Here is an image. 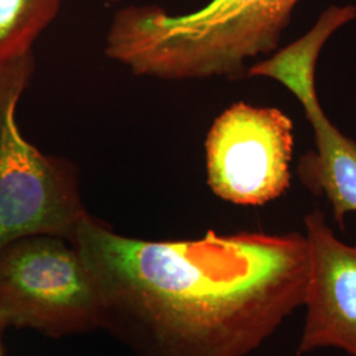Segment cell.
<instances>
[{"label": "cell", "instance_id": "obj_1", "mask_svg": "<svg viewBox=\"0 0 356 356\" xmlns=\"http://www.w3.org/2000/svg\"><path fill=\"white\" fill-rule=\"evenodd\" d=\"M69 242L92 281L99 327L138 356L248 355L304 305L298 232L149 242L88 214Z\"/></svg>", "mask_w": 356, "mask_h": 356}, {"label": "cell", "instance_id": "obj_2", "mask_svg": "<svg viewBox=\"0 0 356 356\" xmlns=\"http://www.w3.org/2000/svg\"><path fill=\"white\" fill-rule=\"evenodd\" d=\"M300 0H210L191 13L126 6L106 35V56L164 81L243 78L248 61L277 51Z\"/></svg>", "mask_w": 356, "mask_h": 356}, {"label": "cell", "instance_id": "obj_3", "mask_svg": "<svg viewBox=\"0 0 356 356\" xmlns=\"http://www.w3.org/2000/svg\"><path fill=\"white\" fill-rule=\"evenodd\" d=\"M35 70L32 53L0 64V250L19 238L72 239L88 216L76 168L22 135L16 107Z\"/></svg>", "mask_w": 356, "mask_h": 356}, {"label": "cell", "instance_id": "obj_4", "mask_svg": "<svg viewBox=\"0 0 356 356\" xmlns=\"http://www.w3.org/2000/svg\"><path fill=\"white\" fill-rule=\"evenodd\" d=\"M0 325L54 338L99 327L97 293L72 243L29 235L0 250Z\"/></svg>", "mask_w": 356, "mask_h": 356}, {"label": "cell", "instance_id": "obj_5", "mask_svg": "<svg viewBox=\"0 0 356 356\" xmlns=\"http://www.w3.org/2000/svg\"><path fill=\"white\" fill-rule=\"evenodd\" d=\"M355 19L356 4L330 6L302 38L257 61L247 72V76L280 82L302 104L313 129L314 149L300 159L297 173L309 191L329 201L341 229L346 216L356 213V141L335 127L322 110L316 89V65L329 38Z\"/></svg>", "mask_w": 356, "mask_h": 356}, {"label": "cell", "instance_id": "obj_6", "mask_svg": "<svg viewBox=\"0 0 356 356\" xmlns=\"http://www.w3.org/2000/svg\"><path fill=\"white\" fill-rule=\"evenodd\" d=\"M293 123L273 107L234 103L210 128L206 149L207 185L223 201L263 206L291 186Z\"/></svg>", "mask_w": 356, "mask_h": 356}, {"label": "cell", "instance_id": "obj_7", "mask_svg": "<svg viewBox=\"0 0 356 356\" xmlns=\"http://www.w3.org/2000/svg\"><path fill=\"white\" fill-rule=\"evenodd\" d=\"M304 225L309 276L297 354L335 347L356 356V244L339 241L319 210Z\"/></svg>", "mask_w": 356, "mask_h": 356}, {"label": "cell", "instance_id": "obj_8", "mask_svg": "<svg viewBox=\"0 0 356 356\" xmlns=\"http://www.w3.org/2000/svg\"><path fill=\"white\" fill-rule=\"evenodd\" d=\"M64 0H0V64L32 53Z\"/></svg>", "mask_w": 356, "mask_h": 356}, {"label": "cell", "instance_id": "obj_9", "mask_svg": "<svg viewBox=\"0 0 356 356\" xmlns=\"http://www.w3.org/2000/svg\"><path fill=\"white\" fill-rule=\"evenodd\" d=\"M3 326L0 325V356H4V353H3V342H1V335H3Z\"/></svg>", "mask_w": 356, "mask_h": 356}, {"label": "cell", "instance_id": "obj_10", "mask_svg": "<svg viewBox=\"0 0 356 356\" xmlns=\"http://www.w3.org/2000/svg\"><path fill=\"white\" fill-rule=\"evenodd\" d=\"M106 3H110V4H115V3H119V1H122V0H104Z\"/></svg>", "mask_w": 356, "mask_h": 356}]
</instances>
